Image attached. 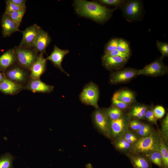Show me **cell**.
<instances>
[{"mask_svg": "<svg viewBox=\"0 0 168 168\" xmlns=\"http://www.w3.org/2000/svg\"><path fill=\"white\" fill-rule=\"evenodd\" d=\"M74 3L78 14L100 23H104L109 19L116 8L111 9L96 2L84 0H75Z\"/></svg>", "mask_w": 168, "mask_h": 168, "instance_id": "6da1fadb", "label": "cell"}, {"mask_svg": "<svg viewBox=\"0 0 168 168\" xmlns=\"http://www.w3.org/2000/svg\"><path fill=\"white\" fill-rule=\"evenodd\" d=\"M161 132L154 130L146 137L140 138L132 146L130 150L132 153L145 155L152 152L158 151Z\"/></svg>", "mask_w": 168, "mask_h": 168, "instance_id": "7a4b0ae2", "label": "cell"}, {"mask_svg": "<svg viewBox=\"0 0 168 168\" xmlns=\"http://www.w3.org/2000/svg\"><path fill=\"white\" fill-rule=\"evenodd\" d=\"M120 8L124 17L129 22L137 21L142 18L143 7L142 1L140 0L126 1Z\"/></svg>", "mask_w": 168, "mask_h": 168, "instance_id": "3957f363", "label": "cell"}, {"mask_svg": "<svg viewBox=\"0 0 168 168\" xmlns=\"http://www.w3.org/2000/svg\"><path fill=\"white\" fill-rule=\"evenodd\" d=\"M14 50L16 62L19 65L30 71L31 68L39 54L33 48L15 46Z\"/></svg>", "mask_w": 168, "mask_h": 168, "instance_id": "277c9868", "label": "cell"}, {"mask_svg": "<svg viewBox=\"0 0 168 168\" xmlns=\"http://www.w3.org/2000/svg\"><path fill=\"white\" fill-rule=\"evenodd\" d=\"M30 71L21 67L16 63L4 72L5 77L23 86L29 80Z\"/></svg>", "mask_w": 168, "mask_h": 168, "instance_id": "5b68a950", "label": "cell"}, {"mask_svg": "<svg viewBox=\"0 0 168 168\" xmlns=\"http://www.w3.org/2000/svg\"><path fill=\"white\" fill-rule=\"evenodd\" d=\"M100 91L98 86L91 82L86 84L79 96V99L82 103L91 105L96 108H99L98 105Z\"/></svg>", "mask_w": 168, "mask_h": 168, "instance_id": "8992f818", "label": "cell"}, {"mask_svg": "<svg viewBox=\"0 0 168 168\" xmlns=\"http://www.w3.org/2000/svg\"><path fill=\"white\" fill-rule=\"evenodd\" d=\"M92 117L96 128L104 136L110 138V119L107 115L106 109L96 108Z\"/></svg>", "mask_w": 168, "mask_h": 168, "instance_id": "52a82bcc", "label": "cell"}, {"mask_svg": "<svg viewBox=\"0 0 168 168\" xmlns=\"http://www.w3.org/2000/svg\"><path fill=\"white\" fill-rule=\"evenodd\" d=\"M164 57L161 56L152 63L147 65L141 69L138 70V76L142 75L157 77L165 75L168 73V67L163 62Z\"/></svg>", "mask_w": 168, "mask_h": 168, "instance_id": "ba28073f", "label": "cell"}, {"mask_svg": "<svg viewBox=\"0 0 168 168\" xmlns=\"http://www.w3.org/2000/svg\"><path fill=\"white\" fill-rule=\"evenodd\" d=\"M130 119L127 114H124L116 120L110 119V138L114 141L121 137L128 130Z\"/></svg>", "mask_w": 168, "mask_h": 168, "instance_id": "9c48e42d", "label": "cell"}, {"mask_svg": "<svg viewBox=\"0 0 168 168\" xmlns=\"http://www.w3.org/2000/svg\"><path fill=\"white\" fill-rule=\"evenodd\" d=\"M138 71L130 68L114 72L110 75L109 83L115 85L127 83L138 76Z\"/></svg>", "mask_w": 168, "mask_h": 168, "instance_id": "30bf717a", "label": "cell"}, {"mask_svg": "<svg viewBox=\"0 0 168 168\" xmlns=\"http://www.w3.org/2000/svg\"><path fill=\"white\" fill-rule=\"evenodd\" d=\"M41 29L40 26L34 24L23 30H20L22 34V38L19 46L32 48L36 37Z\"/></svg>", "mask_w": 168, "mask_h": 168, "instance_id": "8fae6325", "label": "cell"}, {"mask_svg": "<svg viewBox=\"0 0 168 168\" xmlns=\"http://www.w3.org/2000/svg\"><path fill=\"white\" fill-rule=\"evenodd\" d=\"M54 88V86L44 83L40 78H30L23 86V90H28L33 93H50Z\"/></svg>", "mask_w": 168, "mask_h": 168, "instance_id": "7c38bea8", "label": "cell"}, {"mask_svg": "<svg viewBox=\"0 0 168 168\" xmlns=\"http://www.w3.org/2000/svg\"><path fill=\"white\" fill-rule=\"evenodd\" d=\"M127 60L120 57L104 54L102 57L103 66L106 69L110 71H117L122 68Z\"/></svg>", "mask_w": 168, "mask_h": 168, "instance_id": "4fadbf2b", "label": "cell"}, {"mask_svg": "<svg viewBox=\"0 0 168 168\" xmlns=\"http://www.w3.org/2000/svg\"><path fill=\"white\" fill-rule=\"evenodd\" d=\"M69 52V50L60 49L55 45L53 51L46 59L51 61L54 66L69 76V75L63 69L61 64L64 58Z\"/></svg>", "mask_w": 168, "mask_h": 168, "instance_id": "5bb4252c", "label": "cell"}, {"mask_svg": "<svg viewBox=\"0 0 168 168\" xmlns=\"http://www.w3.org/2000/svg\"><path fill=\"white\" fill-rule=\"evenodd\" d=\"M51 41L48 34L42 29L37 36L33 47L39 54H46V49Z\"/></svg>", "mask_w": 168, "mask_h": 168, "instance_id": "9a60e30c", "label": "cell"}, {"mask_svg": "<svg viewBox=\"0 0 168 168\" xmlns=\"http://www.w3.org/2000/svg\"><path fill=\"white\" fill-rule=\"evenodd\" d=\"M47 60L43 54H39L36 60L32 66L30 70V78H40L46 70Z\"/></svg>", "mask_w": 168, "mask_h": 168, "instance_id": "2e32d148", "label": "cell"}, {"mask_svg": "<svg viewBox=\"0 0 168 168\" xmlns=\"http://www.w3.org/2000/svg\"><path fill=\"white\" fill-rule=\"evenodd\" d=\"M1 25L4 37L10 36L15 32L20 31L17 25L8 16L4 14L2 17Z\"/></svg>", "mask_w": 168, "mask_h": 168, "instance_id": "e0dca14e", "label": "cell"}, {"mask_svg": "<svg viewBox=\"0 0 168 168\" xmlns=\"http://www.w3.org/2000/svg\"><path fill=\"white\" fill-rule=\"evenodd\" d=\"M16 63L14 50L13 48L10 49L0 56V71L4 73Z\"/></svg>", "mask_w": 168, "mask_h": 168, "instance_id": "ac0fdd59", "label": "cell"}, {"mask_svg": "<svg viewBox=\"0 0 168 168\" xmlns=\"http://www.w3.org/2000/svg\"><path fill=\"white\" fill-rule=\"evenodd\" d=\"M22 90V86L13 82L5 77L0 83V91L6 94L14 95Z\"/></svg>", "mask_w": 168, "mask_h": 168, "instance_id": "d6986e66", "label": "cell"}, {"mask_svg": "<svg viewBox=\"0 0 168 168\" xmlns=\"http://www.w3.org/2000/svg\"><path fill=\"white\" fill-rule=\"evenodd\" d=\"M128 156L134 168H151V162L144 155L132 153Z\"/></svg>", "mask_w": 168, "mask_h": 168, "instance_id": "ffe728a7", "label": "cell"}, {"mask_svg": "<svg viewBox=\"0 0 168 168\" xmlns=\"http://www.w3.org/2000/svg\"><path fill=\"white\" fill-rule=\"evenodd\" d=\"M113 99H116L126 103L133 104L136 102L134 93L128 89H122L116 91Z\"/></svg>", "mask_w": 168, "mask_h": 168, "instance_id": "44dd1931", "label": "cell"}, {"mask_svg": "<svg viewBox=\"0 0 168 168\" xmlns=\"http://www.w3.org/2000/svg\"><path fill=\"white\" fill-rule=\"evenodd\" d=\"M148 107L146 105L141 104H133L127 115L131 119H142L144 118L146 111Z\"/></svg>", "mask_w": 168, "mask_h": 168, "instance_id": "7402d4cb", "label": "cell"}, {"mask_svg": "<svg viewBox=\"0 0 168 168\" xmlns=\"http://www.w3.org/2000/svg\"><path fill=\"white\" fill-rule=\"evenodd\" d=\"M152 163L161 168H164L161 155L158 151H155L144 155Z\"/></svg>", "mask_w": 168, "mask_h": 168, "instance_id": "603a6c76", "label": "cell"}, {"mask_svg": "<svg viewBox=\"0 0 168 168\" xmlns=\"http://www.w3.org/2000/svg\"><path fill=\"white\" fill-rule=\"evenodd\" d=\"M165 141H166L162 137L159 143L158 151L161 155L164 168H168V150Z\"/></svg>", "mask_w": 168, "mask_h": 168, "instance_id": "cb8c5ba5", "label": "cell"}, {"mask_svg": "<svg viewBox=\"0 0 168 168\" xmlns=\"http://www.w3.org/2000/svg\"><path fill=\"white\" fill-rule=\"evenodd\" d=\"M115 147L121 152L130 151L132 145L122 137L114 141Z\"/></svg>", "mask_w": 168, "mask_h": 168, "instance_id": "d4e9b609", "label": "cell"}, {"mask_svg": "<svg viewBox=\"0 0 168 168\" xmlns=\"http://www.w3.org/2000/svg\"><path fill=\"white\" fill-rule=\"evenodd\" d=\"M106 112L109 119L111 120L118 119L124 115L123 110L112 105L106 109Z\"/></svg>", "mask_w": 168, "mask_h": 168, "instance_id": "484cf974", "label": "cell"}, {"mask_svg": "<svg viewBox=\"0 0 168 168\" xmlns=\"http://www.w3.org/2000/svg\"><path fill=\"white\" fill-rule=\"evenodd\" d=\"M13 156L7 153L0 156V168H13Z\"/></svg>", "mask_w": 168, "mask_h": 168, "instance_id": "4316f807", "label": "cell"}, {"mask_svg": "<svg viewBox=\"0 0 168 168\" xmlns=\"http://www.w3.org/2000/svg\"><path fill=\"white\" fill-rule=\"evenodd\" d=\"M26 10V9L8 13H4L3 14L10 17L19 27Z\"/></svg>", "mask_w": 168, "mask_h": 168, "instance_id": "83f0119b", "label": "cell"}, {"mask_svg": "<svg viewBox=\"0 0 168 168\" xmlns=\"http://www.w3.org/2000/svg\"><path fill=\"white\" fill-rule=\"evenodd\" d=\"M154 130L150 125L147 124H142L140 128L136 132L138 136L141 138L148 135Z\"/></svg>", "mask_w": 168, "mask_h": 168, "instance_id": "f1b7e54d", "label": "cell"}, {"mask_svg": "<svg viewBox=\"0 0 168 168\" xmlns=\"http://www.w3.org/2000/svg\"><path fill=\"white\" fill-rule=\"evenodd\" d=\"M121 137L132 145L140 138L138 135L128 129Z\"/></svg>", "mask_w": 168, "mask_h": 168, "instance_id": "f546056e", "label": "cell"}, {"mask_svg": "<svg viewBox=\"0 0 168 168\" xmlns=\"http://www.w3.org/2000/svg\"><path fill=\"white\" fill-rule=\"evenodd\" d=\"M6 9L4 13H8L13 12L26 9V6H20L16 5L10 2L9 0H6Z\"/></svg>", "mask_w": 168, "mask_h": 168, "instance_id": "4dcf8cb0", "label": "cell"}, {"mask_svg": "<svg viewBox=\"0 0 168 168\" xmlns=\"http://www.w3.org/2000/svg\"><path fill=\"white\" fill-rule=\"evenodd\" d=\"M116 49L121 52L130 54H131V51L128 43L126 40L122 38L119 39Z\"/></svg>", "mask_w": 168, "mask_h": 168, "instance_id": "1f68e13d", "label": "cell"}, {"mask_svg": "<svg viewBox=\"0 0 168 168\" xmlns=\"http://www.w3.org/2000/svg\"><path fill=\"white\" fill-rule=\"evenodd\" d=\"M161 136L163 139L167 141L168 138V114H167L162 120L161 123Z\"/></svg>", "mask_w": 168, "mask_h": 168, "instance_id": "d6a6232c", "label": "cell"}, {"mask_svg": "<svg viewBox=\"0 0 168 168\" xmlns=\"http://www.w3.org/2000/svg\"><path fill=\"white\" fill-rule=\"evenodd\" d=\"M156 46L161 52V56L163 57L168 56V43L166 42H162L159 40L156 41Z\"/></svg>", "mask_w": 168, "mask_h": 168, "instance_id": "836d02e7", "label": "cell"}, {"mask_svg": "<svg viewBox=\"0 0 168 168\" xmlns=\"http://www.w3.org/2000/svg\"><path fill=\"white\" fill-rule=\"evenodd\" d=\"M132 105L126 103L116 99H112V105L123 111L129 109Z\"/></svg>", "mask_w": 168, "mask_h": 168, "instance_id": "e575fe53", "label": "cell"}, {"mask_svg": "<svg viewBox=\"0 0 168 168\" xmlns=\"http://www.w3.org/2000/svg\"><path fill=\"white\" fill-rule=\"evenodd\" d=\"M153 109L152 107H148L145 114L144 118L150 123L156 124L157 119L154 115Z\"/></svg>", "mask_w": 168, "mask_h": 168, "instance_id": "d590c367", "label": "cell"}, {"mask_svg": "<svg viewBox=\"0 0 168 168\" xmlns=\"http://www.w3.org/2000/svg\"><path fill=\"white\" fill-rule=\"evenodd\" d=\"M126 1L124 0H100L99 1L102 4L118 7L121 8Z\"/></svg>", "mask_w": 168, "mask_h": 168, "instance_id": "8d00e7d4", "label": "cell"}, {"mask_svg": "<svg viewBox=\"0 0 168 168\" xmlns=\"http://www.w3.org/2000/svg\"><path fill=\"white\" fill-rule=\"evenodd\" d=\"M119 39L114 38L111 40L105 47V53L111 52L116 49Z\"/></svg>", "mask_w": 168, "mask_h": 168, "instance_id": "74e56055", "label": "cell"}, {"mask_svg": "<svg viewBox=\"0 0 168 168\" xmlns=\"http://www.w3.org/2000/svg\"><path fill=\"white\" fill-rule=\"evenodd\" d=\"M142 124L138 119H130L129 123L128 128L132 131L137 132L140 128Z\"/></svg>", "mask_w": 168, "mask_h": 168, "instance_id": "f35d334b", "label": "cell"}, {"mask_svg": "<svg viewBox=\"0 0 168 168\" xmlns=\"http://www.w3.org/2000/svg\"><path fill=\"white\" fill-rule=\"evenodd\" d=\"M154 115L157 119L162 118L164 116L165 110L164 108L162 106L157 105L153 109Z\"/></svg>", "mask_w": 168, "mask_h": 168, "instance_id": "ab89813d", "label": "cell"}, {"mask_svg": "<svg viewBox=\"0 0 168 168\" xmlns=\"http://www.w3.org/2000/svg\"><path fill=\"white\" fill-rule=\"evenodd\" d=\"M105 54H108L111 56L120 57L127 61L129 58L130 55V54L121 52L118 50L117 49L111 52H105Z\"/></svg>", "mask_w": 168, "mask_h": 168, "instance_id": "60d3db41", "label": "cell"}, {"mask_svg": "<svg viewBox=\"0 0 168 168\" xmlns=\"http://www.w3.org/2000/svg\"><path fill=\"white\" fill-rule=\"evenodd\" d=\"M12 3L16 5L20 6H25L26 5V0H9Z\"/></svg>", "mask_w": 168, "mask_h": 168, "instance_id": "b9f144b4", "label": "cell"}, {"mask_svg": "<svg viewBox=\"0 0 168 168\" xmlns=\"http://www.w3.org/2000/svg\"><path fill=\"white\" fill-rule=\"evenodd\" d=\"M5 78L4 74L0 71V83Z\"/></svg>", "mask_w": 168, "mask_h": 168, "instance_id": "7bdbcfd3", "label": "cell"}]
</instances>
